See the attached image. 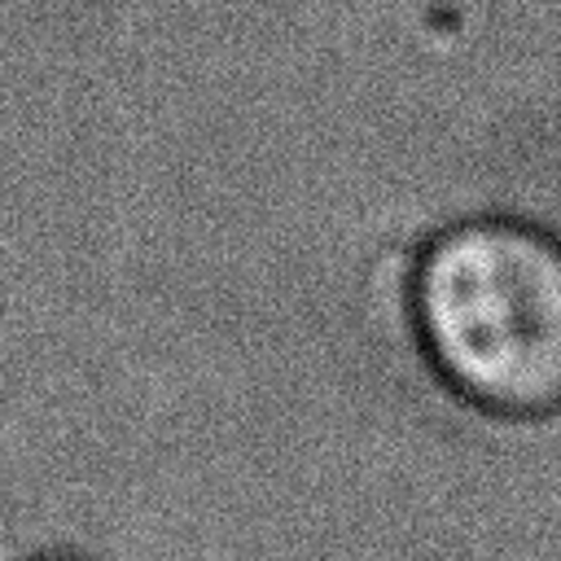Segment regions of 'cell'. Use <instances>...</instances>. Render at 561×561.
Wrapping results in <instances>:
<instances>
[{"mask_svg":"<svg viewBox=\"0 0 561 561\" xmlns=\"http://www.w3.org/2000/svg\"><path fill=\"white\" fill-rule=\"evenodd\" d=\"M408 324L469 412L561 421V232L543 219L473 210L434 228L408 272Z\"/></svg>","mask_w":561,"mask_h":561,"instance_id":"1","label":"cell"},{"mask_svg":"<svg viewBox=\"0 0 561 561\" xmlns=\"http://www.w3.org/2000/svg\"><path fill=\"white\" fill-rule=\"evenodd\" d=\"M13 561H96V557H88L79 548H31V552H22Z\"/></svg>","mask_w":561,"mask_h":561,"instance_id":"2","label":"cell"}]
</instances>
